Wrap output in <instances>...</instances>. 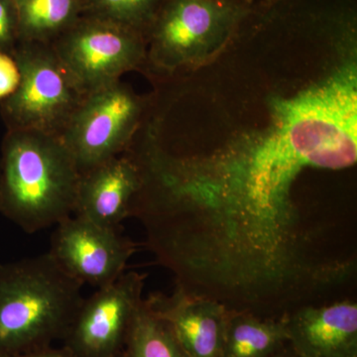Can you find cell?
<instances>
[{"mask_svg":"<svg viewBox=\"0 0 357 357\" xmlns=\"http://www.w3.org/2000/svg\"><path fill=\"white\" fill-rule=\"evenodd\" d=\"M83 286L49 252L0 263V357L64 340L84 299Z\"/></svg>","mask_w":357,"mask_h":357,"instance_id":"3","label":"cell"},{"mask_svg":"<svg viewBox=\"0 0 357 357\" xmlns=\"http://www.w3.org/2000/svg\"><path fill=\"white\" fill-rule=\"evenodd\" d=\"M81 173L58 135L8 130L0 155V215L35 234L74 215Z\"/></svg>","mask_w":357,"mask_h":357,"instance_id":"2","label":"cell"},{"mask_svg":"<svg viewBox=\"0 0 357 357\" xmlns=\"http://www.w3.org/2000/svg\"><path fill=\"white\" fill-rule=\"evenodd\" d=\"M244 13L238 2L165 0L147 28L149 57L168 72L203 65L227 46Z\"/></svg>","mask_w":357,"mask_h":357,"instance_id":"4","label":"cell"},{"mask_svg":"<svg viewBox=\"0 0 357 357\" xmlns=\"http://www.w3.org/2000/svg\"><path fill=\"white\" fill-rule=\"evenodd\" d=\"M18 43L51 44L82 15L83 0H13Z\"/></svg>","mask_w":357,"mask_h":357,"instance_id":"14","label":"cell"},{"mask_svg":"<svg viewBox=\"0 0 357 357\" xmlns=\"http://www.w3.org/2000/svg\"><path fill=\"white\" fill-rule=\"evenodd\" d=\"M143 103L121 81L84 96L59 137L84 174L123 154L139 126Z\"/></svg>","mask_w":357,"mask_h":357,"instance_id":"6","label":"cell"},{"mask_svg":"<svg viewBox=\"0 0 357 357\" xmlns=\"http://www.w3.org/2000/svg\"><path fill=\"white\" fill-rule=\"evenodd\" d=\"M13 357H72L67 349H55V347H49V349H42V351L29 352V354H20Z\"/></svg>","mask_w":357,"mask_h":357,"instance_id":"19","label":"cell"},{"mask_svg":"<svg viewBox=\"0 0 357 357\" xmlns=\"http://www.w3.org/2000/svg\"><path fill=\"white\" fill-rule=\"evenodd\" d=\"M165 0H83V15L143 34Z\"/></svg>","mask_w":357,"mask_h":357,"instance_id":"16","label":"cell"},{"mask_svg":"<svg viewBox=\"0 0 357 357\" xmlns=\"http://www.w3.org/2000/svg\"><path fill=\"white\" fill-rule=\"evenodd\" d=\"M121 356H114V357H122V356H121Z\"/></svg>","mask_w":357,"mask_h":357,"instance_id":"22","label":"cell"},{"mask_svg":"<svg viewBox=\"0 0 357 357\" xmlns=\"http://www.w3.org/2000/svg\"><path fill=\"white\" fill-rule=\"evenodd\" d=\"M148 307L170 328L187 357H222L229 309L211 298L175 286L171 295L151 293Z\"/></svg>","mask_w":357,"mask_h":357,"instance_id":"10","label":"cell"},{"mask_svg":"<svg viewBox=\"0 0 357 357\" xmlns=\"http://www.w3.org/2000/svg\"><path fill=\"white\" fill-rule=\"evenodd\" d=\"M356 160L354 37L326 74L272 96L264 126L199 151L145 147V227L164 257L197 283L241 295L290 290L311 280L323 257L301 220L298 178Z\"/></svg>","mask_w":357,"mask_h":357,"instance_id":"1","label":"cell"},{"mask_svg":"<svg viewBox=\"0 0 357 357\" xmlns=\"http://www.w3.org/2000/svg\"><path fill=\"white\" fill-rule=\"evenodd\" d=\"M122 357H187L170 328L143 299L124 345Z\"/></svg>","mask_w":357,"mask_h":357,"instance_id":"15","label":"cell"},{"mask_svg":"<svg viewBox=\"0 0 357 357\" xmlns=\"http://www.w3.org/2000/svg\"><path fill=\"white\" fill-rule=\"evenodd\" d=\"M136 250V244L121 230L72 215L56 225L49 253L73 278L98 289L126 273Z\"/></svg>","mask_w":357,"mask_h":357,"instance_id":"9","label":"cell"},{"mask_svg":"<svg viewBox=\"0 0 357 357\" xmlns=\"http://www.w3.org/2000/svg\"><path fill=\"white\" fill-rule=\"evenodd\" d=\"M50 45L84 96L119 81L146 56L143 34L86 15Z\"/></svg>","mask_w":357,"mask_h":357,"instance_id":"7","label":"cell"},{"mask_svg":"<svg viewBox=\"0 0 357 357\" xmlns=\"http://www.w3.org/2000/svg\"><path fill=\"white\" fill-rule=\"evenodd\" d=\"M288 345L283 317L229 310L223 331L222 357H270Z\"/></svg>","mask_w":357,"mask_h":357,"instance_id":"13","label":"cell"},{"mask_svg":"<svg viewBox=\"0 0 357 357\" xmlns=\"http://www.w3.org/2000/svg\"><path fill=\"white\" fill-rule=\"evenodd\" d=\"M20 83V67L13 54L0 51V102L13 96Z\"/></svg>","mask_w":357,"mask_h":357,"instance_id":"18","label":"cell"},{"mask_svg":"<svg viewBox=\"0 0 357 357\" xmlns=\"http://www.w3.org/2000/svg\"><path fill=\"white\" fill-rule=\"evenodd\" d=\"M270 357H298L296 356L295 354H294V351L292 349H291V347L288 345H286L284 349H282L281 351H279L278 352H276V354H273V356Z\"/></svg>","mask_w":357,"mask_h":357,"instance_id":"20","label":"cell"},{"mask_svg":"<svg viewBox=\"0 0 357 357\" xmlns=\"http://www.w3.org/2000/svg\"><path fill=\"white\" fill-rule=\"evenodd\" d=\"M146 275L128 271L84 299L67 335L72 357L121 356L143 299Z\"/></svg>","mask_w":357,"mask_h":357,"instance_id":"8","label":"cell"},{"mask_svg":"<svg viewBox=\"0 0 357 357\" xmlns=\"http://www.w3.org/2000/svg\"><path fill=\"white\" fill-rule=\"evenodd\" d=\"M223 1H234V2H238V0H223Z\"/></svg>","mask_w":357,"mask_h":357,"instance_id":"21","label":"cell"},{"mask_svg":"<svg viewBox=\"0 0 357 357\" xmlns=\"http://www.w3.org/2000/svg\"><path fill=\"white\" fill-rule=\"evenodd\" d=\"M18 42L15 4L13 0H0V51L13 54Z\"/></svg>","mask_w":357,"mask_h":357,"instance_id":"17","label":"cell"},{"mask_svg":"<svg viewBox=\"0 0 357 357\" xmlns=\"http://www.w3.org/2000/svg\"><path fill=\"white\" fill-rule=\"evenodd\" d=\"M288 344L298 357H357V303L306 304L284 314Z\"/></svg>","mask_w":357,"mask_h":357,"instance_id":"11","label":"cell"},{"mask_svg":"<svg viewBox=\"0 0 357 357\" xmlns=\"http://www.w3.org/2000/svg\"><path fill=\"white\" fill-rule=\"evenodd\" d=\"M139 169L132 157L121 154L81 174L74 215L107 229L119 230L130 217L139 191Z\"/></svg>","mask_w":357,"mask_h":357,"instance_id":"12","label":"cell"},{"mask_svg":"<svg viewBox=\"0 0 357 357\" xmlns=\"http://www.w3.org/2000/svg\"><path fill=\"white\" fill-rule=\"evenodd\" d=\"M20 83L1 102L8 130H32L60 136L84 96L50 44L18 43L13 52Z\"/></svg>","mask_w":357,"mask_h":357,"instance_id":"5","label":"cell"}]
</instances>
